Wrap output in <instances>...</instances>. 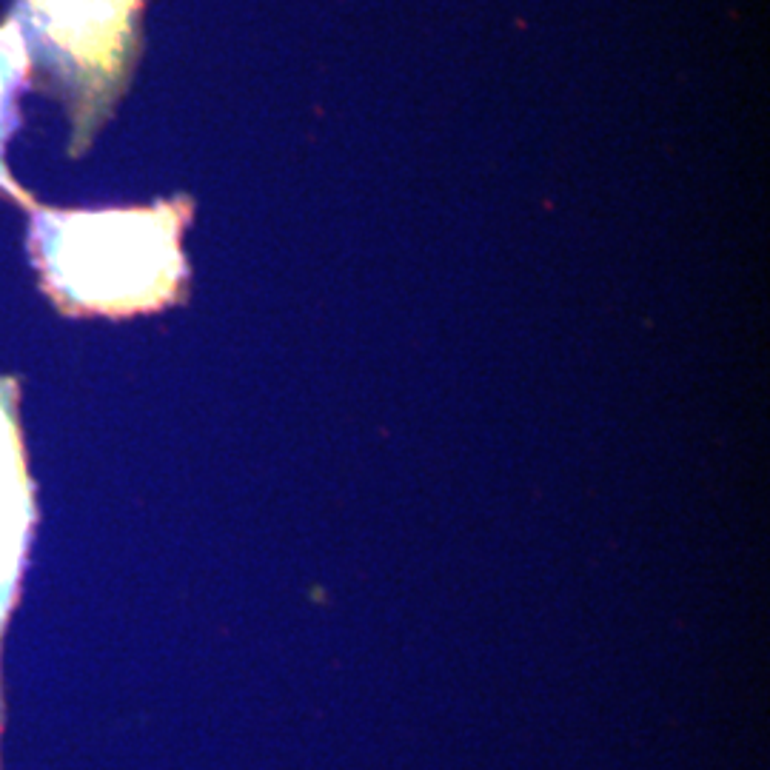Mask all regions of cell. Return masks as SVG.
Listing matches in <instances>:
<instances>
[{
    "mask_svg": "<svg viewBox=\"0 0 770 770\" xmlns=\"http://www.w3.org/2000/svg\"><path fill=\"white\" fill-rule=\"evenodd\" d=\"M49 266L72 297L97 308L163 303L180 278L174 209L49 214ZM46 246V229H44Z\"/></svg>",
    "mask_w": 770,
    "mask_h": 770,
    "instance_id": "6da1fadb",
    "label": "cell"
},
{
    "mask_svg": "<svg viewBox=\"0 0 770 770\" xmlns=\"http://www.w3.org/2000/svg\"><path fill=\"white\" fill-rule=\"evenodd\" d=\"M29 6L37 29L77 77H86L94 94L112 92L126 69L141 0H29Z\"/></svg>",
    "mask_w": 770,
    "mask_h": 770,
    "instance_id": "7a4b0ae2",
    "label": "cell"
},
{
    "mask_svg": "<svg viewBox=\"0 0 770 770\" xmlns=\"http://www.w3.org/2000/svg\"><path fill=\"white\" fill-rule=\"evenodd\" d=\"M26 72V52L21 44V32L17 24H9L0 29V141H4L6 123L4 117L12 109V92Z\"/></svg>",
    "mask_w": 770,
    "mask_h": 770,
    "instance_id": "3957f363",
    "label": "cell"
}]
</instances>
